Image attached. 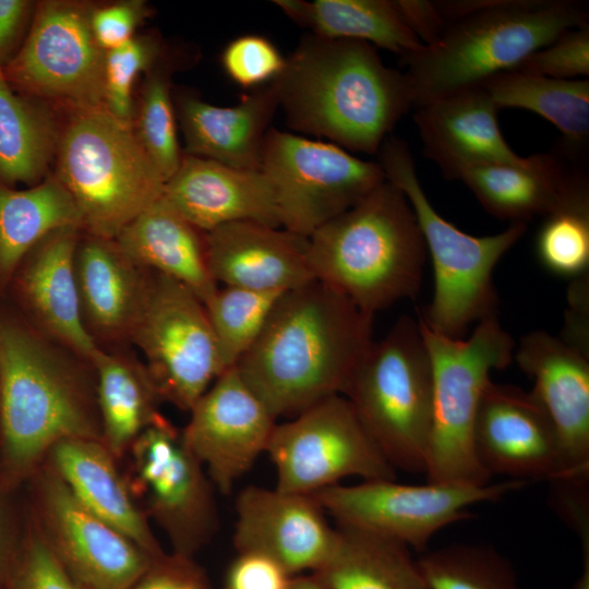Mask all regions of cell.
I'll use <instances>...</instances> for the list:
<instances>
[{
  "mask_svg": "<svg viewBox=\"0 0 589 589\" xmlns=\"http://www.w3.org/2000/svg\"><path fill=\"white\" fill-rule=\"evenodd\" d=\"M163 197L204 232L236 221L281 227L274 190L261 170L236 169L183 153Z\"/></svg>",
  "mask_w": 589,
  "mask_h": 589,
  "instance_id": "obj_25",
  "label": "cell"
},
{
  "mask_svg": "<svg viewBox=\"0 0 589 589\" xmlns=\"http://www.w3.org/2000/svg\"><path fill=\"white\" fill-rule=\"evenodd\" d=\"M536 238L541 265L560 277L577 279L589 271V179L581 181L543 217Z\"/></svg>",
  "mask_w": 589,
  "mask_h": 589,
  "instance_id": "obj_36",
  "label": "cell"
},
{
  "mask_svg": "<svg viewBox=\"0 0 589 589\" xmlns=\"http://www.w3.org/2000/svg\"><path fill=\"white\" fill-rule=\"evenodd\" d=\"M91 363L95 373L101 441L120 459L157 417L161 399L144 362L131 347L98 348Z\"/></svg>",
  "mask_w": 589,
  "mask_h": 589,
  "instance_id": "obj_30",
  "label": "cell"
},
{
  "mask_svg": "<svg viewBox=\"0 0 589 589\" xmlns=\"http://www.w3.org/2000/svg\"><path fill=\"white\" fill-rule=\"evenodd\" d=\"M233 544L278 562L292 576L317 572L337 540L318 500L312 494L249 485L236 498Z\"/></svg>",
  "mask_w": 589,
  "mask_h": 589,
  "instance_id": "obj_19",
  "label": "cell"
},
{
  "mask_svg": "<svg viewBox=\"0 0 589 589\" xmlns=\"http://www.w3.org/2000/svg\"><path fill=\"white\" fill-rule=\"evenodd\" d=\"M9 589L91 588L73 578L53 556L38 532H35L10 573Z\"/></svg>",
  "mask_w": 589,
  "mask_h": 589,
  "instance_id": "obj_43",
  "label": "cell"
},
{
  "mask_svg": "<svg viewBox=\"0 0 589 589\" xmlns=\"http://www.w3.org/2000/svg\"><path fill=\"white\" fill-rule=\"evenodd\" d=\"M481 86L498 109H525L550 121L563 135L561 145L574 157L587 159L589 80H557L510 70L488 79Z\"/></svg>",
  "mask_w": 589,
  "mask_h": 589,
  "instance_id": "obj_34",
  "label": "cell"
},
{
  "mask_svg": "<svg viewBox=\"0 0 589 589\" xmlns=\"http://www.w3.org/2000/svg\"><path fill=\"white\" fill-rule=\"evenodd\" d=\"M53 166L77 206L82 230L109 239L159 200L166 183L132 122L105 105L68 111Z\"/></svg>",
  "mask_w": 589,
  "mask_h": 589,
  "instance_id": "obj_6",
  "label": "cell"
},
{
  "mask_svg": "<svg viewBox=\"0 0 589 589\" xmlns=\"http://www.w3.org/2000/svg\"><path fill=\"white\" fill-rule=\"evenodd\" d=\"M498 108L481 86L453 92L416 108L423 154L448 180L489 165L519 164L501 132Z\"/></svg>",
  "mask_w": 589,
  "mask_h": 589,
  "instance_id": "obj_23",
  "label": "cell"
},
{
  "mask_svg": "<svg viewBox=\"0 0 589 589\" xmlns=\"http://www.w3.org/2000/svg\"><path fill=\"white\" fill-rule=\"evenodd\" d=\"M272 82L291 130L351 152L377 154L413 107L405 73L361 40L306 34Z\"/></svg>",
  "mask_w": 589,
  "mask_h": 589,
  "instance_id": "obj_2",
  "label": "cell"
},
{
  "mask_svg": "<svg viewBox=\"0 0 589 589\" xmlns=\"http://www.w3.org/2000/svg\"><path fill=\"white\" fill-rule=\"evenodd\" d=\"M396 5L408 27L424 46L434 44L445 28L436 1L397 0Z\"/></svg>",
  "mask_w": 589,
  "mask_h": 589,
  "instance_id": "obj_48",
  "label": "cell"
},
{
  "mask_svg": "<svg viewBox=\"0 0 589 589\" xmlns=\"http://www.w3.org/2000/svg\"><path fill=\"white\" fill-rule=\"evenodd\" d=\"M286 57L266 37L242 35L232 39L221 53L227 76L243 88H257L274 81L284 70Z\"/></svg>",
  "mask_w": 589,
  "mask_h": 589,
  "instance_id": "obj_41",
  "label": "cell"
},
{
  "mask_svg": "<svg viewBox=\"0 0 589 589\" xmlns=\"http://www.w3.org/2000/svg\"><path fill=\"white\" fill-rule=\"evenodd\" d=\"M293 578L266 555L238 552L226 570L224 589H290Z\"/></svg>",
  "mask_w": 589,
  "mask_h": 589,
  "instance_id": "obj_46",
  "label": "cell"
},
{
  "mask_svg": "<svg viewBox=\"0 0 589 589\" xmlns=\"http://www.w3.org/2000/svg\"><path fill=\"white\" fill-rule=\"evenodd\" d=\"M173 104L184 154L236 169L260 170L264 141L279 109L273 82L254 88L230 107L212 105L188 93L178 94Z\"/></svg>",
  "mask_w": 589,
  "mask_h": 589,
  "instance_id": "obj_26",
  "label": "cell"
},
{
  "mask_svg": "<svg viewBox=\"0 0 589 589\" xmlns=\"http://www.w3.org/2000/svg\"><path fill=\"white\" fill-rule=\"evenodd\" d=\"M477 458L492 477L510 480H578L567 470L555 430L531 392L517 386H485L473 428Z\"/></svg>",
  "mask_w": 589,
  "mask_h": 589,
  "instance_id": "obj_18",
  "label": "cell"
},
{
  "mask_svg": "<svg viewBox=\"0 0 589 589\" xmlns=\"http://www.w3.org/2000/svg\"><path fill=\"white\" fill-rule=\"evenodd\" d=\"M60 131L50 106L16 92L0 67V184L32 187L49 176Z\"/></svg>",
  "mask_w": 589,
  "mask_h": 589,
  "instance_id": "obj_32",
  "label": "cell"
},
{
  "mask_svg": "<svg viewBox=\"0 0 589 589\" xmlns=\"http://www.w3.org/2000/svg\"><path fill=\"white\" fill-rule=\"evenodd\" d=\"M172 65L171 58L163 52L146 72L132 120L137 139L166 181L176 172L183 155L170 87Z\"/></svg>",
  "mask_w": 589,
  "mask_h": 589,
  "instance_id": "obj_37",
  "label": "cell"
},
{
  "mask_svg": "<svg viewBox=\"0 0 589 589\" xmlns=\"http://www.w3.org/2000/svg\"><path fill=\"white\" fill-rule=\"evenodd\" d=\"M205 233L161 196L115 240L136 265L183 284L205 303L218 288L207 264Z\"/></svg>",
  "mask_w": 589,
  "mask_h": 589,
  "instance_id": "obj_29",
  "label": "cell"
},
{
  "mask_svg": "<svg viewBox=\"0 0 589 589\" xmlns=\"http://www.w3.org/2000/svg\"><path fill=\"white\" fill-rule=\"evenodd\" d=\"M516 70L557 80L585 79L589 75V24L562 33Z\"/></svg>",
  "mask_w": 589,
  "mask_h": 589,
  "instance_id": "obj_42",
  "label": "cell"
},
{
  "mask_svg": "<svg viewBox=\"0 0 589 589\" xmlns=\"http://www.w3.org/2000/svg\"><path fill=\"white\" fill-rule=\"evenodd\" d=\"M582 541V570L573 589H589V539Z\"/></svg>",
  "mask_w": 589,
  "mask_h": 589,
  "instance_id": "obj_50",
  "label": "cell"
},
{
  "mask_svg": "<svg viewBox=\"0 0 589 589\" xmlns=\"http://www.w3.org/2000/svg\"><path fill=\"white\" fill-rule=\"evenodd\" d=\"M129 589H213L205 570L173 552L156 556Z\"/></svg>",
  "mask_w": 589,
  "mask_h": 589,
  "instance_id": "obj_44",
  "label": "cell"
},
{
  "mask_svg": "<svg viewBox=\"0 0 589 589\" xmlns=\"http://www.w3.org/2000/svg\"><path fill=\"white\" fill-rule=\"evenodd\" d=\"M426 254L408 200L387 180L309 237L315 279L372 316L417 297Z\"/></svg>",
  "mask_w": 589,
  "mask_h": 589,
  "instance_id": "obj_5",
  "label": "cell"
},
{
  "mask_svg": "<svg viewBox=\"0 0 589 589\" xmlns=\"http://www.w3.org/2000/svg\"><path fill=\"white\" fill-rule=\"evenodd\" d=\"M260 170L274 190L281 227L306 238L386 180L377 161L274 128L266 134Z\"/></svg>",
  "mask_w": 589,
  "mask_h": 589,
  "instance_id": "obj_12",
  "label": "cell"
},
{
  "mask_svg": "<svg viewBox=\"0 0 589 589\" xmlns=\"http://www.w3.org/2000/svg\"><path fill=\"white\" fill-rule=\"evenodd\" d=\"M281 491L315 494L348 477L395 480L396 470L342 395L276 423L265 452Z\"/></svg>",
  "mask_w": 589,
  "mask_h": 589,
  "instance_id": "obj_14",
  "label": "cell"
},
{
  "mask_svg": "<svg viewBox=\"0 0 589 589\" xmlns=\"http://www.w3.org/2000/svg\"><path fill=\"white\" fill-rule=\"evenodd\" d=\"M293 23L324 38L353 39L411 57L424 48L389 0H275Z\"/></svg>",
  "mask_w": 589,
  "mask_h": 589,
  "instance_id": "obj_31",
  "label": "cell"
},
{
  "mask_svg": "<svg viewBox=\"0 0 589 589\" xmlns=\"http://www.w3.org/2000/svg\"><path fill=\"white\" fill-rule=\"evenodd\" d=\"M148 13L145 2L137 0L95 5L91 14L94 36L106 51L115 49L134 37Z\"/></svg>",
  "mask_w": 589,
  "mask_h": 589,
  "instance_id": "obj_45",
  "label": "cell"
},
{
  "mask_svg": "<svg viewBox=\"0 0 589 589\" xmlns=\"http://www.w3.org/2000/svg\"><path fill=\"white\" fill-rule=\"evenodd\" d=\"M131 346L142 352L161 401L182 411L227 370L204 303L183 284L153 271Z\"/></svg>",
  "mask_w": 589,
  "mask_h": 589,
  "instance_id": "obj_11",
  "label": "cell"
},
{
  "mask_svg": "<svg viewBox=\"0 0 589 589\" xmlns=\"http://www.w3.org/2000/svg\"><path fill=\"white\" fill-rule=\"evenodd\" d=\"M336 528L334 550L314 573L327 589H429L406 545L359 529Z\"/></svg>",
  "mask_w": 589,
  "mask_h": 589,
  "instance_id": "obj_35",
  "label": "cell"
},
{
  "mask_svg": "<svg viewBox=\"0 0 589 589\" xmlns=\"http://www.w3.org/2000/svg\"><path fill=\"white\" fill-rule=\"evenodd\" d=\"M82 229H58L39 241L21 261L11 281L36 330L91 362L98 347L80 314L74 255Z\"/></svg>",
  "mask_w": 589,
  "mask_h": 589,
  "instance_id": "obj_22",
  "label": "cell"
},
{
  "mask_svg": "<svg viewBox=\"0 0 589 589\" xmlns=\"http://www.w3.org/2000/svg\"><path fill=\"white\" fill-rule=\"evenodd\" d=\"M82 229L70 192L51 171L39 183L17 190L0 184V288H7L25 255L49 233Z\"/></svg>",
  "mask_w": 589,
  "mask_h": 589,
  "instance_id": "obj_33",
  "label": "cell"
},
{
  "mask_svg": "<svg viewBox=\"0 0 589 589\" xmlns=\"http://www.w3.org/2000/svg\"><path fill=\"white\" fill-rule=\"evenodd\" d=\"M342 396L395 470L425 472L432 364L418 320L400 316L371 344Z\"/></svg>",
  "mask_w": 589,
  "mask_h": 589,
  "instance_id": "obj_8",
  "label": "cell"
},
{
  "mask_svg": "<svg viewBox=\"0 0 589 589\" xmlns=\"http://www.w3.org/2000/svg\"><path fill=\"white\" fill-rule=\"evenodd\" d=\"M1 553H2V521H1V512H0V564H1Z\"/></svg>",
  "mask_w": 589,
  "mask_h": 589,
  "instance_id": "obj_51",
  "label": "cell"
},
{
  "mask_svg": "<svg viewBox=\"0 0 589 589\" xmlns=\"http://www.w3.org/2000/svg\"><path fill=\"white\" fill-rule=\"evenodd\" d=\"M164 49L152 36L133 37L125 44L106 51L105 106L117 118L132 122L134 105L132 88L135 79L147 72L160 58Z\"/></svg>",
  "mask_w": 589,
  "mask_h": 589,
  "instance_id": "obj_40",
  "label": "cell"
},
{
  "mask_svg": "<svg viewBox=\"0 0 589 589\" xmlns=\"http://www.w3.org/2000/svg\"><path fill=\"white\" fill-rule=\"evenodd\" d=\"M515 360L557 435L568 472L589 478V350L544 330L520 338Z\"/></svg>",
  "mask_w": 589,
  "mask_h": 589,
  "instance_id": "obj_20",
  "label": "cell"
},
{
  "mask_svg": "<svg viewBox=\"0 0 589 589\" xmlns=\"http://www.w3.org/2000/svg\"><path fill=\"white\" fill-rule=\"evenodd\" d=\"M283 293L218 286L204 303L227 369L235 366L254 344Z\"/></svg>",
  "mask_w": 589,
  "mask_h": 589,
  "instance_id": "obj_39",
  "label": "cell"
},
{
  "mask_svg": "<svg viewBox=\"0 0 589 589\" xmlns=\"http://www.w3.org/2000/svg\"><path fill=\"white\" fill-rule=\"evenodd\" d=\"M0 430L16 474L37 470L63 440H101L92 363L7 316H0Z\"/></svg>",
  "mask_w": 589,
  "mask_h": 589,
  "instance_id": "obj_3",
  "label": "cell"
},
{
  "mask_svg": "<svg viewBox=\"0 0 589 589\" xmlns=\"http://www.w3.org/2000/svg\"><path fill=\"white\" fill-rule=\"evenodd\" d=\"M417 563L429 589H520L506 558L489 546L447 545Z\"/></svg>",
  "mask_w": 589,
  "mask_h": 589,
  "instance_id": "obj_38",
  "label": "cell"
},
{
  "mask_svg": "<svg viewBox=\"0 0 589 589\" xmlns=\"http://www.w3.org/2000/svg\"><path fill=\"white\" fill-rule=\"evenodd\" d=\"M290 589H327V587L314 573H310L294 576Z\"/></svg>",
  "mask_w": 589,
  "mask_h": 589,
  "instance_id": "obj_49",
  "label": "cell"
},
{
  "mask_svg": "<svg viewBox=\"0 0 589 589\" xmlns=\"http://www.w3.org/2000/svg\"><path fill=\"white\" fill-rule=\"evenodd\" d=\"M74 272L83 326L101 349L131 347L149 271L136 265L115 239L82 230Z\"/></svg>",
  "mask_w": 589,
  "mask_h": 589,
  "instance_id": "obj_21",
  "label": "cell"
},
{
  "mask_svg": "<svg viewBox=\"0 0 589 589\" xmlns=\"http://www.w3.org/2000/svg\"><path fill=\"white\" fill-rule=\"evenodd\" d=\"M376 155L386 180L408 200L432 260L433 297L419 318L432 332L464 338L471 324L497 316L498 296L493 271L525 233L526 224H510L492 236L468 235L434 209L418 179L410 148L402 139L389 135Z\"/></svg>",
  "mask_w": 589,
  "mask_h": 589,
  "instance_id": "obj_7",
  "label": "cell"
},
{
  "mask_svg": "<svg viewBox=\"0 0 589 589\" xmlns=\"http://www.w3.org/2000/svg\"><path fill=\"white\" fill-rule=\"evenodd\" d=\"M373 316L314 279L284 292L235 365L269 412L294 417L342 395L373 342Z\"/></svg>",
  "mask_w": 589,
  "mask_h": 589,
  "instance_id": "obj_1",
  "label": "cell"
},
{
  "mask_svg": "<svg viewBox=\"0 0 589 589\" xmlns=\"http://www.w3.org/2000/svg\"><path fill=\"white\" fill-rule=\"evenodd\" d=\"M118 460L101 440L69 438L57 443L45 462L86 508L148 553L159 555L165 551L132 498Z\"/></svg>",
  "mask_w": 589,
  "mask_h": 589,
  "instance_id": "obj_28",
  "label": "cell"
},
{
  "mask_svg": "<svg viewBox=\"0 0 589 589\" xmlns=\"http://www.w3.org/2000/svg\"><path fill=\"white\" fill-rule=\"evenodd\" d=\"M526 482L508 480L486 485L428 482L402 484L370 480L336 484L313 494L336 526L349 527L424 551L444 527L469 518L474 504L495 501Z\"/></svg>",
  "mask_w": 589,
  "mask_h": 589,
  "instance_id": "obj_15",
  "label": "cell"
},
{
  "mask_svg": "<svg viewBox=\"0 0 589 589\" xmlns=\"http://www.w3.org/2000/svg\"><path fill=\"white\" fill-rule=\"evenodd\" d=\"M39 470L37 532L53 556L91 589H129L158 555L86 508L46 462Z\"/></svg>",
  "mask_w": 589,
  "mask_h": 589,
  "instance_id": "obj_16",
  "label": "cell"
},
{
  "mask_svg": "<svg viewBox=\"0 0 589 589\" xmlns=\"http://www.w3.org/2000/svg\"><path fill=\"white\" fill-rule=\"evenodd\" d=\"M212 277L224 286L288 291L315 279L309 238L280 227L236 221L205 233Z\"/></svg>",
  "mask_w": 589,
  "mask_h": 589,
  "instance_id": "obj_24",
  "label": "cell"
},
{
  "mask_svg": "<svg viewBox=\"0 0 589 589\" xmlns=\"http://www.w3.org/2000/svg\"><path fill=\"white\" fill-rule=\"evenodd\" d=\"M418 321L432 364L424 474L428 482L486 485L492 477L474 452V421L491 372L506 368L513 359L514 340L497 316L477 323L468 338L440 335Z\"/></svg>",
  "mask_w": 589,
  "mask_h": 589,
  "instance_id": "obj_9",
  "label": "cell"
},
{
  "mask_svg": "<svg viewBox=\"0 0 589 589\" xmlns=\"http://www.w3.org/2000/svg\"><path fill=\"white\" fill-rule=\"evenodd\" d=\"M437 40L402 60L417 108L516 70L562 33L589 24L588 4L570 0L436 1Z\"/></svg>",
  "mask_w": 589,
  "mask_h": 589,
  "instance_id": "obj_4",
  "label": "cell"
},
{
  "mask_svg": "<svg viewBox=\"0 0 589 589\" xmlns=\"http://www.w3.org/2000/svg\"><path fill=\"white\" fill-rule=\"evenodd\" d=\"M587 164L560 145L552 152L525 157L519 164L472 168L459 180L492 216L526 224L557 208L581 181L589 179Z\"/></svg>",
  "mask_w": 589,
  "mask_h": 589,
  "instance_id": "obj_27",
  "label": "cell"
},
{
  "mask_svg": "<svg viewBox=\"0 0 589 589\" xmlns=\"http://www.w3.org/2000/svg\"><path fill=\"white\" fill-rule=\"evenodd\" d=\"M82 1L36 2L27 35L2 67L19 93L68 111L105 105L106 50L97 43Z\"/></svg>",
  "mask_w": 589,
  "mask_h": 589,
  "instance_id": "obj_13",
  "label": "cell"
},
{
  "mask_svg": "<svg viewBox=\"0 0 589 589\" xmlns=\"http://www.w3.org/2000/svg\"><path fill=\"white\" fill-rule=\"evenodd\" d=\"M125 456L123 477L136 505L164 531L171 552L194 557L217 532L219 519L215 486L182 430L159 412Z\"/></svg>",
  "mask_w": 589,
  "mask_h": 589,
  "instance_id": "obj_10",
  "label": "cell"
},
{
  "mask_svg": "<svg viewBox=\"0 0 589 589\" xmlns=\"http://www.w3.org/2000/svg\"><path fill=\"white\" fill-rule=\"evenodd\" d=\"M182 436L215 489L229 494L266 447L276 418L238 373L224 371L196 400Z\"/></svg>",
  "mask_w": 589,
  "mask_h": 589,
  "instance_id": "obj_17",
  "label": "cell"
},
{
  "mask_svg": "<svg viewBox=\"0 0 589 589\" xmlns=\"http://www.w3.org/2000/svg\"><path fill=\"white\" fill-rule=\"evenodd\" d=\"M36 2L0 0V67H4L21 48L34 15Z\"/></svg>",
  "mask_w": 589,
  "mask_h": 589,
  "instance_id": "obj_47",
  "label": "cell"
}]
</instances>
